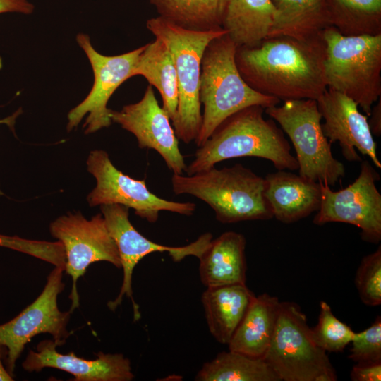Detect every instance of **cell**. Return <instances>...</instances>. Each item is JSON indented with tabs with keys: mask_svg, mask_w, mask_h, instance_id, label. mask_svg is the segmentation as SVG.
Returning <instances> with one entry per match:
<instances>
[{
	"mask_svg": "<svg viewBox=\"0 0 381 381\" xmlns=\"http://www.w3.org/2000/svg\"><path fill=\"white\" fill-rule=\"evenodd\" d=\"M255 294L246 284L207 287L201 301L210 334L228 345Z\"/></svg>",
	"mask_w": 381,
	"mask_h": 381,
	"instance_id": "cell-20",
	"label": "cell"
},
{
	"mask_svg": "<svg viewBox=\"0 0 381 381\" xmlns=\"http://www.w3.org/2000/svg\"><path fill=\"white\" fill-rule=\"evenodd\" d=\"M279 303L267 293L255 296L228 344L229 350L263 358L272 339Z\"/></svg>",
	"mask_w": 381,
	"mask_h": 381,
	"instance_id": "cell-21",
	"label": "cell"
},
{
	"mask_svg": "<svg viewBox=\"0 0 381 381\" xmlns=\"http://www.w3.org/2000/svg\"><path fill=\"white\" fill-rule=\"evenodd\" d=\"M330 25L341 34H381V0H329Z\"/></svg>",
	"mask_w": 381,
	"mask_h": 381,
	"instance_id": "cell-27",
	"label": "cell"
},
{
	"mask_svg": "<svg viewBox=\"0 0 381 381\" xmlns=\"http://www.w3.org/2000/svg\"><path fill=\"white\" fill-rule=\"evenodd\" d=\"M265 108L246 107L223 121L198 147L187 166V175L209 169L222 161L255 157L270 161L277 170H298L296 157L283 131L272 119H265Z\"/></svg>",
	"mask_w": 381,
	"mask_h": 381,
	"instance_id": "cell-2",
	"label": "cell"
},
{
	"mask_svg": "<svg viewBox=\"0 0 381 381\" xmlns=\"http://www.w3.org/2000/svg\"><path fill=\"white\" fill-rule=\"evenodd\" d=\"M322 36L327 88L351 98L368 117L381 95V34L346 36L328 26Z\"/></svg>",
	"mask_w": 381,
	"mask_h": 381,
	"instance_id": "cell-5",
	"label": "cell"
},
{
	"mask_svg": "<svg viewBox=\"0 0 381 381\" xmlns=\"http://www.w3.org/2000/svg\"><path fill=\"white\" fill-rule=\"evenodd\" d=\"M275 15L268 37H308L330 25L329 0H271ZM267 37V38H268Z\"/></svg>",
	"mask_w": 381,
	"mask_h": 381,
	"instance_id": "cell-23",
	"label": "cell"
},
{
	"mask_svg": "<svg viewBox=\"0 0 381 381\" xmlns=\"http://www.w3.org/2000/svg\"><path fill=\"white\" fill-rule=\"evenodd\" d=\"M52 236L61 242L66 255L64 271L72 279L69 298L72 313L79 306L77 282L93 262L106 261L121 267L119 250L102 213L87 219L81 213H68L52 222Z\"/></svg>",
	"mask_w": 381,
	"mask_h": 381,
	"instance_id": "cell-10",
	"label": "cell"
},
{
	"mask_svg": "<svg viewBox=\"0 0 381 381\" xmlns=\"http://www.w3.org/2000/svg\"><path fill=\"white\" fill-rule=\"evenodd\" d=\"M274 15L271 0H229L222 28L236 47H255L269 37Z\"/></svg>",
	"mask_w": 381,
	"mask_h": 381,
	"instance_id": "cell-22",
	"label": "cell"
},
{
	"mask_svg": "<svg viewBox=\"0 0 381 381\" xmlns=\"http://www.w3.org/2000/svg\"><path fill=\"white\" fill-rule=\"evenodd\" d=\"M353 381H380L381 361L356 363L350 373Z\"/></svg>",
	"mask_w": 381,
	"mask_h": 381,
	"instance_id": "cell-32",
	"label": "cell"
},
{
	"mask_svg": "<svg viewBox=\"0 0 381 381\" xmlns=\"http://www.w3.org/2000/svg\"><path fill=\"white\" fill-rule=\"evenodd\" d=\"M349 358L356 363L381 361V317L365 330L355 332Z\"/></svg>",
	"mask_w": 381,
	"mask_h": 381,
	"instance_id": "cell-31",
	"label": "cell"
},
{
	"mask_svg": "<svg viewBox=\"0 0 381 381\" xmlns=\"http://www.w3.org/2000/svg\"><path fill=\"white\" fill-rule=\"evenodd\" d=\"M64 271L55 267L40 295L13 319L0 325V345L7 349L6 368L13 377L17 359L35 335L50 334L57 346L65 344L71 335L66 327L71 313L61 311L57 304L58 296L65 286Z\"/></svg>",
	"mask_w": 381,
	"mask_h": 381,
	"instance_id": "cell-12",
	"label": "cell"
},
{
	"mask_svg": "<svg viewBox=\"0 0 381 381\" xmlns=\"http://www.w3.org/2000/svg\"><path fill=\"white\" fill-rule=\"evenodd\" d=\"M110 116L112 122L135 136L140 148L157 151L174 174L186 171L187 165L179 147V139L151 85L139 102L126 105L120 111L111 109Z\"/></svg>",
	"mask_w": 381,
	"mask_h": 381,
	"instance_id": "cell-15",
	"label": "cell"
},
{
	"mask_svg": "<svg viewBox=\"0 0 381 381\" xmlns=\"http://www.w3.org/2000/svg\"><path fill=\"white\" fill-rule=\"evenodd\" d=\"M236 44L227 34L212 40L205 48L200 68V102L204 106L200 130L195 143L202 146L226 118L250 106L266 109L280 101L252 89L236 64Z\"/></svg>",
	"mask_w": 381,
	"mask_h": 381,
	"instance_id": "cell-3",
	"label": "cell"
},
{
	"mask_svg": "<svg viewBox=\"0 0 381 381\" xmlns=\"http://www.w3.org/2000/svg\"><path fill=\"white\" fill-rule=\"evenodd\" d=\"M265 179V196L273 218L291 224L317 212L321 202L319 182L284 170L268 174Z\"/></svg>",
	"mask_w": 381,
	"mask_h": 381,
	"instance_id": "cell-18",
	"label": "cell"
},
{
	"mask_svg": "<svg viewBox=\"0 0 381 381\" xmlns=\"http://www.w3.org/2000/svg\"><path fill=\"white\" fill-rule=\"evenodd\" d=\"M265 112L292 143L301 176L331 187L345 176L344 165L333 156L332 144L322 132L317 100H287Z\"/></svg>",
	"mask_w": 381,
	"mask_h": 381,
	"instance_id": "cell-8",
	"label": "cell"
},
{
	"mask_svg": "<svg viewBox=\"0 0 381 381\" xmlns=\"http://www.w3.org/2000/svg\"><path fill=\"white\" fill-rule=\"evenodd\" d=\"M377 104L373 105L370 111V119L368 125L373 135L380 136L381 134V100L377 101Z\"/></svg>",
	"mask_w": 381,
	"mask_h": 381,
	"instance_id": "cell-34",
	"label": "cell"
},
{
	"mask_svg": "<svg viewBox=\"0 0 381 381\" xmlns=\"http://www.w3.org/2000/svg\"><path fill=\"white\" fill-rule=\"evenodd\" d=\"M195 380L280 381L263 358L231 350L221 352L212 361L205 363Z\"/></svg>",
	"mask_w": 381,
	"mask_h": 381,
	"instance_id": "cell-26",
	"label": "cell"
},
{
	"mask_svg": "<svg viewBox=\"0 0 381 381\" xmlns=\"http://www.w3.org/2000/svg\"><path fill=\"white\" fill-rule=\"evenodd\" d=\"M263 359L280 380L336 381L327 352L314 341L300 306L280 301L275 329Z\"/></svg>",
	"mask_w": 381,
	"mask_h": 381,
	"instance_id": "cell-7",
	"label": "cell"
},
{
	"mask_svg": "<svg viewBox=\"0 0 381 381\" xmlns=\"http://www.w3.org/2000/svg\"><path fill=\"white\" fill-rule=\"evenodd\" d=\"M171 181L174 194H189L202 200L221 223L273 218L265 196V179L241 164L214 167L192 175L174 174Z\"/></svg>",
	"mask_w": 381,
	"mask_h": 381,
	"instance_id": "cell-4",
	"label": "cell"
},
{
	"mask_svg": "<svg viewBox=\"0 0 381 381\" xmlns=\"http://www.w3.org/2000/svg\"><path fill=\"white\" fill-rule=\"evenodd\" d=\"M34 6L28 0H0V13L15 12L30 14Z\"/></svg>",
	"mask_w": 381,
	"mask_h": 381,
	"instance_id": "cell-33",
	"label": "cell"
},
{
	"mask_svg": "<svg viewBox=\"0 0 381 381\" xmlns=\"http://www.w3.org/2000/svg\"><path fill=\"white\" fill-rule=\"evenodd\" d=\"M322 32L302 39L268 37L255 47H237L235 61L254 90L280 102L318 100L327 90Z\"/></svg>",
	"mask_w": 381,
	"mask_h": 381,
	"instance_id": "cell-1",
	"label": "cell"
},
{
	"mask_svg": "<svg viewBox=\"0 0 381 381\" xmlns=\"http://www.w3.org/2000/svg\"><path fill=\"white\" fill-rule=\"evenodd\" d=\"M246 244L244 236L233 231L212 239L198 258L202 284L207 288L246 284Z\"/></svg>",
	"mask_w": 381,
	"mask_h": 381,
	"instance_id": "cell-19",
	"label": "cell"
},
{
	"mask_svg": "<svg viewBox=\"0 0 381 381\" xmlns=\"http://www.w3.org/2000/svg\"><path fill=\"white\" fill-rule=\"evenodd\" d=\"M0 246L11 248L44 260L55 267L64 268L66 255L59 241L49 242L25 239L17 236L0 234Z\"/></svg>",
	"mask_w": 381,
	"mask_h": 381,
	"instance_id": "cell-30",
	"label": "cell"
},
{
	"mask_svg": "<svg viewBox=\"0 0 381 381\" xmlns=\"http://www.w3.org/2000/svg\"><path fill=\"white\" fill-rule=\"evenodd\" d=\"M354 283L361 301L366 306L381 304V246L363 258Z\"/></svg>",
	"mask_w": 381,
	"mask_h": 381,
	"instance_id": "cell-29",
	"label": "cell"
},
{
	"mask_svg": "<svg viewBox=\"0 0 381 381\" xmlns=\"http://www.w3.org/2000/svg\"><path fill=\"white\" fill-rule=\"evenodd\" d=\"M138 75L158 90L163 101L162 108L172 121L178 105L177 77L171 54L159 38L145 45L134 72V76Z\"/></svg>",
	"mask_w": 381,
	"mask_h": 381,
	"instance_id": "cell-24",
	"label": "cell"
},
{
	"mask_svg": "<svg viewBox=\"0 0 381 381\" xmlns=\"http://www.w3.org/2000/svg\"><path fill=\"white\" fill-rule=\"evenodd\" d=\"M146 27L171 54L179 89L176 114L171 121L177 138L188 144L197 138L202 124L199 86L204 51L212 40L227 32L223 28L188 30L159 16L149 19Z\"/></svg>",
	"mask_w": 381,
	"mask_h": 381,
	"instance_id": "cell-6",
	"label": "cell"
},
{
	"mask_svg": "<svg viewBox=\"0 0 381 381\" xmlns=\"http://www.w3.org/2000/svg\"><path fill=\"white\" fill-rule=\"evenodd\" d=\"M380 175L368 161H361L358 177L347 187L334 191L320 183L321 202L313 217L315 225L331 222L358 227L361 238L378 243L381 240V194L376 187Z\"/></svg>",
	"mask_w": 381,
	"mask_h": 381,
	"instance_id": "cell-11",
	"label": "cell"
},
{
	"mask_svg": "<svg viewBox=\"0 0 381 381\" xmlns=\"http://www.w3.org/2000/svg\"><path fill=\"white\" fill-rule=\"evenodd\" d=\"M229 0H150L159 16L185 29L209 31L222 28Z\"/></svg>",
	"mask_w": 381,
	"mask_h": 381,
	"instance_id": "cell-25",
	"label": "cell"
},
{
	"mask_svg": "<svg viewBox=\"0 0 381 381\" xmlns=\"http://www.w3.org/2000/svg\"><path fill=\"white\" fill-rule=\"evenodd\" d=\"M317 102L324 119L322 132L331 144L339 143L344 157L349 162H361L358 151L367 155L376 167L381 168L368 116L359 111L358 104L346 95L330 88H327Z\"/></svg>",
	"mask_w": 381,
	"mask_h": 381,
	"instance_id": "cell-16",
	"label": "cell"
},
{
	"mask_svg": "<svg viewBox=\"0 0 381 381\" xmlns=\"http://www.w3.org/2000/svg\"><path fill=\"white\" fill-rule=\"evenodd\" d=\"M22 113L21 109H18L12 115L6 117L3 119H0V124H6L13 131H14V124L16 123V120L17 117L20 115ZM2 192L0 190V195H2Z\"/></svg>",
	"mask_w": 381,
	"mask_h": 381,
	"instance_id": "cell-36",
	"label": "cell"
},
{
	"mask_svg": "<svg viewBox=\"0 0 381 381\" xmlns=\"http://www.w3.org/2000/svg\"><path fill=\"white\" fill-rule=\"evenodd\" d=\"M86 164L97 181L87 197L90 207L119 204L133 209L136 215L150 223L158 220L161 211L190 216L195 210V203L170 201L155 195L145 180L131 178L119 171L104 150L91 151Z\"/></svg>",
	"mask_w": 381,
	"mask_h": 381,
	"instance_id": "cell-9",
	"label": "cell"
},
{
	"mask_svg": "<svg viewBox=\"0 0 381 381\" xmlns=\"http://www.w3.org/2000/svg\"><path fill=\"white\" fill-rule=\"evenodd\" d=\"M7 355V349L5 346L0 345V381H13L11 376L6 368L3 365V358L5 359Z\"/></svg>",
	"mask_w": 381,
	"mask_h": 381,
	"instance_id": "cell-35",
	"label": "cell"
},
{
	"mask_svg": "<svg viewBox=\"0 0 381 381\" xmlns=\"http://www.w3.org/2000/svg\"><path fill=\"white\" fill-rule=\"evenodd\" d=\"M76 40L89 59L94 83L87 96L68 112L66 128L68 131H72L87 114L83 128L85 134H90L111 124L107 102L123 82L134 76L145 45L123 54L105 56L95 50L88 35L80 33Z\"/></svg>",
	"mask_w": 381,
	"mask_h": 381,
	"instance_id": "cell-13",
	"label": "cell"
},
{
	"mask_svg": "<svg viewBox=\"0 0 381 381\" xmlns=\"http://www.w3.org/2000/svg\"><path fill=\"white\" fill-rule=\"evenodd\" d=\"M53 340L40 341L37 351L30 350L22 366L29 373L53 368L74 376L75 381H131L134 375L130 360L121 353L99 352L95 360L78 357L73 352L59 353Z\"/></svg>",
	"mask_w": 381,
	"mask_h": 381,
	"instance_id": "cell-17",
	"label": "cell"
},
{
	"mask_svg": "<svg viewBox=\"0 0 381 381\" xmlns=\"http://www.w3.org/2000/svg\"><path fill=\"white\" fill-rule=\"evenodd\" d=\"M315 343L326 352H341L351 343L354 332L333 314L329 304L320 303L318 324L311 329Z\"/></svg>",
	"mask_w": 381,
	"mask_h": 381,
	"instance_id": "cell-28",
	"label": "cell"
},
{
	"mask_svg": "<svg viewBox=\"0 0 381 381\" xmlns=\"http://www.w3.org/2000/svg\"><path fill=\"white\" fill-rule=\"evenodd\" d=\"M129 208L119 205H100L101 213L108 231L114 238L119 253L123 278L117 297L108 302L111 310H115L121 305L124 296L130 298L133 308L134 320L140 318L139 306L133 297L132 276L136 265L146 255L155 252H167L175 262L181 261L187 256L198 258L205 249L212 235L205 233L196 241L184 246H167L153 242L143 236L131 223Z\"/></svg>",
	"mask_w": 381,
	"mask_h": 381,
	"instance_id": "cell-14",
	"label": "cell"
}]
</instances>
